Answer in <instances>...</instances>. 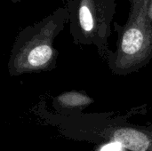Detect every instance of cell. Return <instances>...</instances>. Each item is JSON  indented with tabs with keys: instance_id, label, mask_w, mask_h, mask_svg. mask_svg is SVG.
Here are the masks:
<instances>
[{
	"instance_id": "cell-1",
	"label": "cell",
	"mask_w": 152,
	"mask_h": 151,
	"mask_svg": "<svg viewBox=\"0 0 152 151\" xmlns=\"http://www.w3.org/2000/svg\"><path fill=\"white\" fill-rule=\"evenodd\" d=\"M68 21L69 11L66 6H61L40 21L23 28L16 36L8 62L10 75L54 68L58 52L53 47V41Z\"/></svg>"
},
{
	"instance_id": "cell-2",
	"label": "cell",
	"mask_w": 152,
	"mask_h": 151,
	"mask_svg": "<svg viewBox=\"0 0 152 151\" xmlns=\"http://www.w3.org/2000/svg\"><path fill=\"white\" fill-rule=\"evenodd\" d=\"M128 1L131 4L126 24L114 22L118 38L110 66L118 75L139 69L152 58V0Z\"/></svg>"
},
{
	"instance_id": "cell-3",
	"label": "cell",
	"mask_w": 152,
	"mask_h": 151,
	"mask_svg": "<svg viewBox=\"0 0 152 151\" xmlns=\"http://www.w3.org/2000/svg\"><path fill=\"white\" fill-rule=\"evenodd\" d=\"M74 42L103 49L111 30L116 0H65Z\"/></svg>"
},
{
	"instance_id": "cell-4",
	"label": "cell",
	"mask_w": 152,
	"mask_h": 151,
	"mask_svg": "<svg viewBox=\"0 0 152 151\" xmlns=\"http://www.w3.org/2000/svg\"><path fill=\"white\" fill-rule=\"evenodd\" d=\"M110 139L128 150L152 151V135L150 130L118 127L111 131Z\"/></svg>"
},
{
	"instance_id": "cell-5",
	"label": "cell",
	"mask_w": 152,
	"mask_h": 151,
	"mask_svg": "<svg viewBox=\"0 0 152 151\" xmlns=\"http://www.w3.org/2000/svg\"><path fill=\"white\" fill-rule=\"evenodd\" d=\"M57 103L62 108L74 109V108H85L94 102V100L86 93L80 92H66L59 95L56 99Z\"/></svg>"
},
{
	"instance_id": "cell-6",
	"label": "cell",
	"mask_w": 152,
	"mask_h": 151,
	"mask_svg": "<svg viewBox=\"0 0 152 151\" xmlns=\"http://www.w3.org/2000/svg\"><path fill=\"white\" fill-rule=\"evenodd\" d=\"M99 151H126V150L119 143L110 142V143L103 145Z\"/></svg>"
},
{
	"instance_id": "cell-7",
	"label": "cell",
	"mask_w": 152,
	"mask_h": 151,
	"mask_svg": "<svg viewBox=\"0 0 152 151\" xmlns=\"http://www.w3.org/2000/svg\"><path fill=\"white\" fill-rule=\"evenodd\" d=\"M12 3H14V4H16V3H19V2H20L21 0H11Z\"/></svg>"
},
{
	"instance_id": "cell-8",
	"label": "cell",
	"mask_w": 152,
	"mask_h": 151,
	"mask_svg": "<svg viewBox=\"0 0 152 151\" xmlns=\"http://www.w3.org/2000/svg\"><path fill=\"white\" fill-rule=\"evenodd\" d=\"M151 135H152V131H151Z\"/></svg>"
},
{
	"instance_id": "cell-9",
	"label": "cell",
	"mask_w": 152,
	"mask_h": 151,
	"mask_svg": "<svg viewBox=\"0 0 152 151\" xmlns=\"http://www.w3.org/2000/svg\"><path fill=\"white\" fill-rule=\"evenodd\" d=\"M151 12H152V9H151Z\"/></svg>"
}]
</instances>
